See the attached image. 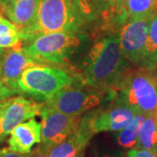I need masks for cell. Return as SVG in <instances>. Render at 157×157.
<instances>
[{
  "instance_id": "6da1fadb",
  "label": "cell",
  "mask_w": 157,
  "mask_h": 157,
  "mask_svg": "<svg viewBox=\"0 0 157 157\" xmlns=\"http://www.w3.org/2000/svg\"><path fill=\"white\" fill-rule=\"evenodd\" d=\"M83 17L74 0H39L35 22L28 27L19 29L22 40H32L43 34L71 32L81 28Z\"/></svg>"
},
{
  "instance_id": "7a4b0ae2",
  "label": "cell",
  "mask_w": 157,
  "mask_h": 157,
  "mask_svg": "<svg viewBox=\"0 0 157 157\" xmlns=\"http://www.w3.org/2000/svg\"><path fill=\"white\" fill-rule=\"evenodd\" d=\"M125 65L119 37L105 38L92 47L86 59L84 81L90 86L117 82L126 72Z\"/></svg>"
},
{
  "instance_id": "3957f363",
  "label": "cell",
  "mask_w": 157,
  "mask_h": 157,
  "mask_svg": "<svg viewBox=\"0 0 157 157\" xmlns=\"http://www.w3.org/2000/svg\"><path fill=\"white\" fill-rule=\"evenodd\" d=\"M120 101L135 113L146 116L155 114L157 110V78L153 70L140 68L126 71L117 81Z\"/></svg>"
},
{
  "instance_id": "277c9868",
  "label": "cell",
  "mask_w": 157,
  "mask_h": 157,
  "mask_svg": "<svg viewBox=\"0 0 157 157\" xmlns=\"http://www.w3.org/2000/svg\"><path fill=\"white\" fill-rule=\"evenodd\" d=\"M81 44L76 33L59 32L43 34L30 40L29 45L23 46L24 51L39 63L51 62L61 64Z\"/></svg>"
},
{
  "instance_id": "5b68a950",
  "label": "cell",
  "mask_w": 157,
  "mask_h": 157,
  "mask_svg": "<svg viewBox=\"0 0 157 157\" xmlns=\"http://www.w3.org/2000/svg\"><path fill=\"white\" fill-rule=\"evenodd\" d=\"M72 82V77L60 68L36 65L23 72L17 84L20 92L46 99Z\"/></svg>"
},
{
  "instance_id": "8992f818",
  "label": "cell",
  "mask_w": 157,
  "mask_h": 157,
  "mask_svg": "<svg viewBox=\"0 0 157 157\" xmlns=\"http://www.w3.org/2000/svg\"><path fill=\"white\" fill-rule=\"evenodd\" d=\"M40 115L42 118L40 143L51 149L72 136L80 123L79 116L68 115L45 105L41 108Z\"/></svg>"
},
{
  "instance_id": "52a82bcc",
  "label": "cell",
  "mask_w": 157,
  "mask_h": 157,
  "mask_svg": "<svg viewBox=\"0 0 157 157\" xmlns=\"http://www.w3.org/2000/svg\"><path fill=\"white\" fill-rule=\"evenodd\" d=\"M70 85L46 98L45 106L68 115L79 116L100 104L101 100L97 94Z\"/></svg>"
},
{
  "instance_id": "ba28073f",
  "label": "cell",
  "mask_w": 157,
  "mask_h": 157,
  "mask_svg": "<svg viewBox=\"0 0 157 157\" xmlns=\"http://www.w3.org/2000/svg\"><path fill=\"white\" fill-rule=\"evenodd\" d=\"M150 17L130 20L119 36L120 47L126 60L141 64L146 50Z\"/></svg>"
},
{
  "instance_id": "9c48e42d",
  "label": "cell",
  "mask_w": 157,
  "mask_h": 157,
  "mask_svg": "<svg viewBox=\"0 0 157 157\" xmlns=\"http://www.w3.org/2000/svg\"><path fill=\"white\" fill-rule=\"evenodd\" d=\"M4 106L0 117V142L10 135L18 124L40 114L43 105L24 97L7 98L3 101Z\"/></svg>"
},
{
  "instance_id": "30bf717a",
  "label": "cell",
  "mask_w": 157,
  "mask_h": 157,
  "mask_svg": "<svg viewBox=\"0 0 157 157\" xmlns=\"http://www.w3.org/2000/svg\"><path fill=\"white\" fill-rule=\"evenodd\" d=\"M135 114L132 108L118 100L114 106L102 112L89 113L84 118L94 135L106 131H121L132 121Z\"/></svg>"
},
{
  "instance_id": "8fae6325",
  "label": "cell",
  "mask_w": 157,
  "mask_h": 157,
  "mask_svg": "<svg viewBox=\"0 0 157 157\" xmlns=\"http://www.w3.org/2000/svg\"><path fill=\"white\" fill-rule=\"evenodd\" d=\"M36 65H39V62L29 56L24 51L21 44L7 48L3 53L0 79L6 86L19 93L17 83L23 72Z\"/></svg>"
},
{
  "instance_id": "7c38bea8",
  "label": "cell",
  "mask_w": 157,
  "mask_h": 157,
  "mask_svg": "<svg viewBox=\"0 0 157 157\" xmlns=\"http://www.w3.org/2000/svg\"><path fill=\"white\" fill-rule=\"evenodd\" d=\"M42 124L32 118L15 127L10 133L9 148L20 154H29L35 144L41 141Z\"/></svg>"
},
{
  "instance_id": "4fadbf2b",
  "label": "cell",
  "mask_w": 157,
  "mask_h": 157,
  "mask_svg": "<svg viewBox=\"0 0 157 157\" xmlns=\"http://www.w3.org/2000/svg\"><path fill=\"white\" fill-rule=\"evenodd\" d=\"M39 4V0H14L4 6L2 12L21 30L35 22Z\"/></svg>"
},
{
  "instance_id": "5bb4252c",
  "label": "cell",
  "mask_w": 157,
  "mask_h": 157,
  "mask_svg": "<svg viewBox=\"0 0 157 157\" xmlns=\"http://www.w3.org/2000/svg\"><path fill=\"white\" fill-rule=\"evenodd\" d=\"M89 140L76 130L68 139L53 147L51 149L49 157H83L85 147Z\"/></svg>"
},
{
  "instance_id": "9a60e30c",
  "label": "cell",
  "mask_w": 157,
  "mask_h": 157,
  "mask_svg": "<svg viewBox=\"0 0 157 157\" xmlns=\"http://www.w3.org/2000/svg\"><path fill=\"white\" fill-rule=\"evenodd\" d=\"M135 148L157 153V121L155 114L147 116L140 128Z\"/></svg>"
},
{
  "instance_id": "2e32d148",
  "label": "cell",
  "mask_w": 157,
  "mask_h": 157,
  "mask_svg": "<svg viewBox=\"0 0 157 157\" xmlns=\"http://www.w3.org/2000/svg\"><path fill=\"white\" fill-rule=\"evenodd\" d=\"M146 115L136 113L132 121L123 129L119 131L118 144L124 148H135L137 143L140 128L144 122Z\"/></svg>"
},
{
  "instance_id": "e0dca14e",
  "label": "cell",
  "mask_w": 157,
  "mask_h": 157,
  "mask_svg": "<svg viewBox=\"0 0 157 157\" xmlns=\"http://www.w3.org/2000/svg\"><path fill=\"white\" fill-rule=\"evenodd\" d=\"M157 11V0H126L124 12L130 20L152 17Z\"/></svg>"
},
{
  "instance_id": "ac0fdd59",
  "label": "cell",
  "mask_w": 157,
  "mask_h": 157,
  "mask_svg": "<svg viewBox=\"0 0 157 157\" xmlns=\"http://www.w3.org/2000/svg\"><path fill=\"white\" fill-rule=\"evenodd\" d=\"M157 64V11L150 18L146 50L141 65L143 67L153 70Z\"/></svg>"
},
{
  "instance_id": "d6986e66",
  "label": "cell",
  "mask_w": 157,
  "mask_h": 157,
  "mask_svg": "<svg viewBox=\"0 0 157 157\" xmlns=\"http://www.w3.org/2000/svg\"><path fill=\"white\" fill-rule=\"evenodd\" d=\"M20 30L15 24L3 18L0 21V48L7 49L21 44Z\"/></svg>"
},
{
  "instance_id": "ffe728a7",
  "label": "cell",
  "mask_w": 157,
  "mask_h": 157,
  "mask_svg": "<svg viewBox=\"0 0 157 157\" xmlns=\"http://www.w3.org/2000/svg\"><path fill=\"white\" fill-rule=\"evenodd\" d=\"M74 1L78 6V9L81 11L85 19L90 20L94 18L96 10L91 0H74Z\"/></svg>"
},
{
  "instance_id": "44dd1931",
  "label": "cell",
  "mask_w": 157,
  "mask_h": 157,
  "mask_svg": "<svg viewBox=\"0 0 157 157\" xmlns=\"http://www.w3.org/2000/svg\"><path fill=\"white\" fill-rule=\"evenodd\" d=\"M128 157H157V153L146 149L134 148L129 150L128 153Z\"/></svg>"
},
{
  "instance_id": "7402d4cb",
  "label": "cell",
  "mask_w": 157,
  "mask_h": 157,
  "mask_svg": "<svg viewBox=\"0 0 157 157\" xmlns=\"http://www.w3.org/2000/svg\"><path fill=\"white\" fill-rule=\"evenodd\" d=\"M51 148L43 144H39L33 152H30L27 157H49Z\"/></svg>"
},
{
  "instance_id": "603a6c76",
  "label": "cell",
  "mask_w": 157,
  "mask_h": 157,
  "mask_svg": "<svg viewBox=\"0 0 157 157\" xmlns=\"http://www.w3.org/2000/svg\"><path fill=\"white\" fill-rule=\"evenodd\" d=\"M16 94H18L17 91L6 86V85L3 83V81L0 79V101H4L7 98H10Z\"/></svg>"
},
{
  "instance_id": "cb8c5ba5",
  "label": "cell",
  "mask_w": 157,
  "mask_h": 157,
  "mask_svg": "<svg viewBox=\"0 0 157 157\" xmlns=\"http://www.w3.org/2000/svg\"><path fill=\"white\" fill-rule=\"evenodd\" d=\"M96 11L102 13H107L109 11L107 0H91Z\"/></svg>"
},
{
  "instance_id": "d4e9b609",
  "label": "cell",
  "mask_w": 157,
  "mask_h": 157,
  "mask_svg": "<svg viewBox=\"0 0 157 157\" xmlns=\"http://www.w3.org/2000/svg\"><path fill=\"white\" fill-rule=\"evenodd\" d=\"M28 154H20L17 152L12 151L9 147L0 149V157H27Z\"/></svg>"
},
{
  "instance_id": "484cf974",
  "label": "cell",
  "mask_w": 157,
  "mask_h": 157,
  "mask_svg": "<svg viewBox=\"0 0 157 157\" xmlns=\"http://www.w3.org/2000/svg\"><path fill=\"white\" fill-rule=\"evenodd\" d=\"M125 3H126V0H115V10L124 12Z\"/></svg>"
},
{
  "instance_id": "4316f807",
  "label": "cell",
  "mask_w": 157,
  "mask_h": 157,
  "mask_svg": "<svg viewBox=\"0 0 157 157\" xmlns=\"http://www.w3.org/2000/svg\"><path fill=\"white\" fill-rule=\"evenodd\" d=\"M107 1H108L109 11H114L115 10V0H107Z\"/></svg>"
},
{
  "instance_id": "83f0119b",
  "label": "cell",
  "mask_w": 157,
  "mask_h": 157,
  "mask_svg": "<svg viewBox=\"0 0 157 157\" xmlns=\"http://www.w3.org/2000/svg\"><path fill=\"white\" fill-rule=\"evenodd\" d=\"M5 49L0 48V76H1V66H2V59H3V53Z\"/></svg>"
},
{
  "instance_id": "f1b7e54d",
  "label": "cell",
  "mask_w": 157,
  "mask_h": 157,
  "mask_svg": "<svg viewBox=\"0 0 157 157\" xmlns=\"http://www.w3.org/2000/svg\"><path fill=\"white\" fill-rule=\"evenodd\" d=\"M14 0H3L2 1V11H3V8H4V6H6V5H8V4H10L11 2H13Z\"/></svg>"
},
{
  "instance_id": "f546056e",
  "label": "cell",
  "mask_w": 157,
  "mask_h": 157,
  "mask_svg": "<svg viewBox=\"0 0 157 157\" xmlns=\"http://www.w3.org/2000/svg\"><path fill=\"white\" fill-rule=\"evenodd\" d=\"M3 106H4V102H3V101H0V117H1L2 110H3Z\"/></svg>"
},
{
  "instance_id": "4dcf8cb0",
  "label": "cell",
  "mask_w": 157,
  "mask_h": 157,
  "mask_svg": "<svg viewBox=\"0 0 157 157\" xmlns=\"http://www.w3.org/2000/svg\"><path fill=\"white\" fill-rule=\"evenodd\" d=\"M103 157H116V156H114V155H104Z\"/></svg>"
},
{
  "instance_id": "1f68e13d",
  "label": "cell",
  "mask_w": 157,
  "mask_h": 157,
  "mask_svg": "<svg viewBox=\"0 0 157 157\" xmlns=\"http://www.w3.org/2000/svg\"><path fill=\"white\" fill-rule=\"evenodd\" d=\"M154 69H155V70H156V72L155 73V76H156V78H157V64H156V66L155 67V68H154Z\"/></svg>"
},
{
  "instance_id": "d6a6232c",
  "label": "cell",
  "mask_w": 157,
  "mask_h": 157,
  "mask_svg": "<svg viewBox=\"0 0 157 157\" xmlns=\"http://www.w3.org/2000/svg\"><path fill=\"white\" fill-rule=\"evenodd\" d=\"M0 11H2V2H1V0H0Z\"/></svg>"
},
{
  "instance_id": "836d02e7",
  "label": "cell",
  "mask_w": 157,
  "mask_h": 157,
  "mask_svg": "<svg viewBox=\"0 0 157 157\" xmlns=\"http://www.w3.org/2000/svg\"><path fill=\"white\" fill-rule=\"evenodd\" d=\"M3 18H4V17L2 16V14H1V12H0V21H1V20H2Z\"/></svg>"
},
{
  "instance_id": "e575fe53",
  "label": "cell",
  "mask_w": 157,
  "mask_h": 157,
  "mask_svg": "<svg viewBox=\"0 0 157 157\" xmlns=\"http://www.w3.org/2000/svg\"><path fill=\"white\" fill-rule=\"evenodd\" d=\"M155 119H156V121H157V110H156V112H155Z\"/></svg>"
},
{
  "instance_id": "d590c367",
  "label": "cell",
  "mask_w": 157,
  "mask_h": 157,
  "mask_svg": "<svg viewBox=\"0 0 157 157\" xmlns=\"http://www.w3.org/2000/svg\"><path fill=\"white\" fill-rule=\"evenodd\" d=\"M2 1H3V0H1V2H2Z\"/></svg>"
}]
</instances>
